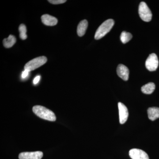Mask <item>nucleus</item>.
I'll list each match as a JSON object with an SVG mask.
<instances>
[{
	"label": "nucleus",
	"instance_id": "obj_1",
	"mask_svg": "<svg viewBox=\"0 0 159 159\" xmlns=\"http://www.w3.org/2000/svg\"><path fill=\"white\" fill-rule=\"evenodd\" d=\"M33 111L36 116L41 119L53 122L56 120V118L54 113L44 107L35 106L33 107Z\"/></svg>",
	"mask_w": 159,
	"mask_h": 159
},
{
	"label": "nucleus",
	"instance_id": "obj_2",
	"mask_svg": "<svg viewBox=\"0 0 159 159\" xmlns=\"http://www.w3.org/2000/svg\"><path fill=\"white\" fill-rule=\"evenodd\" d=\"M115 22L112 19H108L101 24L97 29L95 35V39L98 40L102 38L111 31L114 26Z\"/></svg>",
	"mask_w": 159,
	"mask_h": 159
},
{
	"label": "nucleus",
	"instance_id": "obj_3",
	"mask_svg": "<svg viewBox=\"0 0 159 159\" xmlns=\"http://www.w3.org/2000/svg\"><path fill=\"white\" fill-rule=\"evenodd\" d=\"M47 57L45 56H41L34 58L26 64L25 66V70L30 71L34 70L38 68L47 62Z\"/></svg>",
	"mask_w": 159,
	"mask_h": 159
},
{
	"label": "nucleus",
	"instance_id": "obj_4",
	"mask_svg": "<svg viewBox=\"0 0 159 159\" xmlns=\"http://www.w3.org/2000/svg\"><path fill=\"white\" fill-rule=\"evenodd\" d=\"M139 12L140 17L145 22L150 21L152 18V13L147 4L142 2L139 6Z\"/></svg>",
	"mask_w": 159,
	"mask_h": 159
},
{
	"label": "nucleus",
	"instance_id": "obj_5",
	"mask_svg": "<svg viewBox=\"0 0 159 159\" xmlns=\"http://www.w3.org/2000/svg\"><path fill=\"white\" fill-rule=\"evenodd\" d=\"M159 61L156 54H152L149 55L145 61V66L148 70L154 71L158 66Z\"/></svg>",
	"mask_w": 159,
	"mask_h": 159
},
{
	"label": "nucleus",
	"instance_id": "obj_6",
	"mask_svg": "<svg viewBox=\"0 0 159 159\" xmlns=\"http://www.w3.org/2000/svg\"><path fill=\"white\" fill-rule=\"evenodd\" d=\"M119 107V122L120 124L125 123L128 119L129 112L128 109L123 103L121 102L118 103Z\"/></svg>",
	"mask_w": 159,
	"mask_h": 159
},
{
	"label": "nucleus",
	"instance_id": "obj_7",
	"mask_svg": "<svg viewBox=\"0 0 159 159\" xmlns=\"http://www.w3.org/2000/svg\"><path fill=\"white\" fill-rule=\"evenodd\" d=\"M129 155L132 159H149L148 154L145 151L138 148L129 150Z\"/></svg>",
	"mask_w": 159,
	"mask_h": 159
},
{
	"label": "nucleus",
	"instance_id": "obj_8",
	"mask_svg": "<svg viewBox=\"0 0 159 159\" xmlns=\"http://www.w3.org/2000/svg\"><path fill=\"white\" fill-rule=\"evenodd\" d=\"M43 153L41 151L33 152H24L20 153L19 156V159H41Z\"/></svg>",
	"mask_w": 159,
	"mask_h": 159
},
{
	"label": "nucleus",
	"instance_id": "obj_9",
	"mask_svg": "<svg viewBox=\"0 0 159 159\" xmlns=\"http://www.w3.org/2000/svg\"><path fill=\"white\" fill-rule=\"evenodd\" d=\"M117 73L118 76L125 81L128 80L129 77V70L126 66L120 64L117 68Z\"/></svg>",
	"mask_w": 159,
	"mask_h": 159
},
{
	"label": "nucleus",
	"instance_id": "obj_10",
	"mask_svg": "<svg viewBox=\"0 0 159 159\" xmlns=\"http://www.w3.org/2000/svg\"><path fill=\"white\" fill-rule=\"evenodd\" d=\"M41 20L44 25L49 26L56 25L58 22L56 18L48 14L43 15L41 17Z\"/></svg>",
	"mask_w": 159,
	"mask_h": 159
},
{
	"label": "nucleus",
	"instance_id": "obj_11",
	"mask_svg": "<svg viewBox=\"0 0 159 159\" xmlns=\"http://www.w3.org/2000/svg\"><path fill=\"white\" fill-rule=\"evenodd\" d=\"M88 26V22L87 20H83L80 22L77 26V33L78 36L80 37H82L85 34Z\"/></svg>",
	"mask_w": 159,
	"mask_h": 159
},
{
	"label": "nucleus",
	"instance_id": "obj_12",
	"mask_svg": "<svg viewBox=\"0 0 159 159\" xmlns=\"http://www.w3.org/2000/svg\"><path fill=\"white\" fill-rule=\"evenodd\" d=\"M148 117L152 121H154L159 118V108L157 107H149L147 111Z\"/></svg>",
	"mask_w": 159,
	"mask_h": 159
},
{
	"label": "nucleus",
	"instance_id": "obj_13",
	"mask_svg": "<svg viewBox=\"0 0 159 159\" xmlns=\"http://www.w3.org/2000/svg\"><path fill=\"white\" fill-rule=\"evenodd\" d=\"M155 89V85L152 82L148 83L142 87L141 90L142 93L146 94L152 93Z\"/></svg>",
	"mask_w": 159,
	"mask_h": 159
},
{
	"label": "nucleus",
	"instance_id": "obj_14",
	"mask_svg": "<svg viewBox=\"0 0 159 159\" xmlns=\"http://www.w3.org/2000/svg\"><path fill=\"white\" fill-rule=\"evenodd\" d=\"M16 43V39L14 36L12 35H10L8 38L5 39L3 40V43L4 47L7 48H11Z\"/></svg>",
	"mask_w": 159,
	"mask_h": 159
},
{
	"label": "nucleus",
	"instance_id": "obj_15",
	"mask_svg": "<svg viewBox=\"0 0 159 159\" xmlns=\"http://www.w3.org/2000/svg\"><path fill=\"white\" fill-rule=\"evenodd\" d=\"M132 38V35L129 32L126 31H122L120 35V39L123 43L125 44L131 39Z\"/></svg>",
	"mask_w": 159,
	"mask_h": 159
},
{
	"label": "nucleus",
	"instance_id": "obj_16",
	"mask_svg": "<svg viewBox=\"0 0 159 159\" xmlns=\"http://www.w3.org/2000/svg\"><path fill=\"white\" fill-rule=\"evenodd\" d=\"M19 31L20 32V37L22 40L26 39L27 38V29L26 26L24 24L20 25L19 27Z\"/></svg>",
	"mask_w": 159,
	"mask_h": 159
},
{
	"label": "nucleus",
	"instance_id": "obj_17",
	"mask_svg": "<svg viewBox=\"0 0 159 159\" xmlns=\"http://www.w3.org/2000/svg\"><path fill=\"white\" fill-rule=\"evenodd\" d=\"M48 2L51 4L57 5V4L65 3L66 1V0H49Z\"/></svg>",
	"mask_w": 159,
	"mask_h": 159
},
{
	"label": "nucleus",
	"instance_id": "obj_18",
	"mask_svg": "<svg viewBox=\"0 0 159 159\" xmlns=\"http://www.w3.org/2000/svg\"><path fill=\"white\" fill-rule=\"evenodd\" d=\"M29 71L25 70L23 71L22 74V77L23 78H25L28 77L29 74Z\"/></svg>",
	"mask_w": 159,
	"mask_h": 159
},
{
	"label": "nucleus",
	"instance_id": "obj_19",
	"mask_svg": "<svg viewBox=\"0 0 159 159\" xmlns=\"http://www.w3.org/2000/svg\"><path fill=\"white\" fill-rule=\"evenodd\" d=\"M40 79V76H36L35 78H34V80H33V83L34 84H37L39 82Z\"/></svg>",
	"mask_w": 159,
	"mask_h": 159
}]
</instances>
